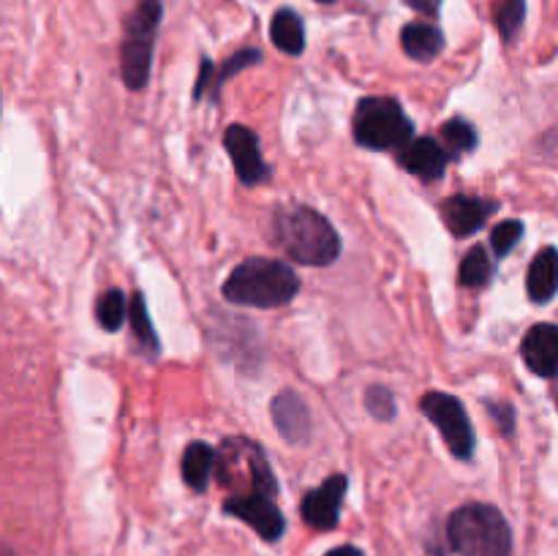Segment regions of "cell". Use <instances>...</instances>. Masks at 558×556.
Masks as SVG:
<instances>
[{
  "mask_svg": "<svg viewBox=\"0 0 558 556\" xmlns=\"http://www.w3.org/2000/svg\"><path fill=\"white\" fill-rule=\"evenodd\" d=\"M556 401H558V387H556Z\"/></svg>",
  "mask_w": 558,
  "mask_h": 556,
  "instance_id": "cell-30",
  "label": "cell"
},
{
  "mask_svg": "<svg viewBox=\"0 0 558 556\" xmlns=\"http://www.w3.org/2000/svg\"><path fill=\"white\" fill-rule=\"evenodd\" d=\"M403 3H407L409 9L420 11V14H425V16H436V14H439L441 0H403Z\"/></svg>",
  "mask_w": 558,
  "mask_h": 556,
  "instance_id": "cell-27",
  "label": "cell"
},
{
  "mask_svg": "<svg viewBox=\"0 0 558 556\" xmlns=\"http://www.w3.org/2000/svg\"><path fill=\"white\" fill-rule=\"evenodd\" d=\"M327 556H363V551H357L354 545H341V548H332Z\"/></svg>",
  "mask_w": 558,
  "mask_h": 556,
  "instance_id": "cell-28",
  "label": "cell"
},
{
  "mask_svg": "<svg viewBox=\"0 0 558 556\" xmlns=\"http://www.w3.org/2000/svg\"><path fill=\"white\" fill-rule=\"evenodd\" d=\"M223 145H227L229 158L234 164V172L243 185H262L270 180V167L262 158L259 136L243 123H232L223 134Z\"/></svg>",
  "mask_w": 558,
  "mask_h": 556,
  "instance_id": "cell-8",
  "label": "cell"
},
{
  "mask_svg": "<svg viewBox=\"0 0 558 556\" xmlns=\"http://www.w3.org/2000/svg\"><path fill=\"white\" fill-rule=\"evenodd\" d=\"M526 289L529 298L537 305L554 300V294L558 292V251L554 245L537 251V256H534L532 265H529Z\"/></svg>",
  "mask_w": 558,
  "mask_h": 556,
  "instance_id": "cell-15",
  "label": "cell"
},
{
  "mask_svg": "<svg viewBox=\"0 0 558 556\" xmlns=\"http://www.w3.org/2000/svg\"><path fill=\"white\" fill-rule=\"evenodd\" d=\"M420 409L441 431V439L450 447L452 456L461 458V461H469L474 456L477 436H474L466 409L456 396H450V392H428L420 401Z\"/></svg>",
  "mask_w": 558,
  "mask_h": 556,
  "instance_id": "cell-6",
  "label": "cell"
},
{
  "mask_svg": "<svg viewBox=\"0 0 558 556\" xmlns=\"http://www.w3.org/2000/svg\"><path fill=\"white\" fill-rule=\"evenodd\" d=\"M161 0H140L125 16L123 44H120V74L129 90H142L150 80L153 49H156L158 25H161Z\"/></svg>",
  "mask_w": 558,
  "mask_h": 556,
  "instance_id": "cell-4",
  "label": "cell"
},
{
  "mask_svg": "<svg viewBox=\"0 0 558 556\" xmlns=\"http://www.w3.org/2000/svg\"><path fill=\"white\" fill-rule=\"evenodd\" d=\"M477 140L480 136L474 131V125L463 118H450L441 125V142H445V147L452 156H458V153H472L477 147Z\"/></svg>",
  "mask_w": 558,
  "mask_h": 556,
  "instance_id": "cell-23",
  "label": "cell"
},
{
  "mask_svg": "<svg viewBox=\"0 0 558 556\" xmlns=\"http://www.w3.org/2000/svg\"><path fill=\"white\" fill-rule=\"evenodd\" d=\"M488 414L496 420V425H499L501 434L512 436V431H515V409H512L510 403L488 401Z\"/></svg>",
  "mask_w": 558,
  "mask_h": 556,
  "instance_id": "cell-26",
  "label": "cell"
},
{
  "mask_svg": "<svg viewBox=\"0 0 558 556\" xmlns=\"http://www.w3.org/2000/svg\"><path fill=\"white\" fill-rule=\"evenodd\" d=\"M272 234L278 249L300 265L325 267L341 256V238L336 227L314 207H281L272 218Z\"/></svg>",
  "mask_w": 558,
  "mask_h": 556,
  "instance_id": "cell-1",
  "label": "cell"
},
{
  "mask_svg": "<svg viewBox=\"0 0 558 556\" xmlns=\"http://www.w3.org/2000/svg\"><path fill=\"white\" fill-rule=\"evenodd\" d=\"M494 210V202L480 200V196L456 194L450 196V200L441 202V218H445L447 229H450L456 238H469V234L477 232V229L488 221V216Z\"/></svg>",
  "mask_w": 558,
  "mask_h": 556,
  "instance_id": "cell-12",
  "label": "cell"
},
{
  "mask_svg": "<svg viewBox=\"0 0 558 556\" xmlns=\"http://www.w3.org/2000/svg\"><path fill=\"white\" fill-rule=\"evenodd\" d=\"M272 423H276L278 434L289 442V445H303L311 436V412L305 407L303 398L294 390H283L272 398Z\"/></svg>",
  "mask_w": 558,
  "mask_h": 556,
  "instance_id": "cell-13",
  "label": "cell"
},
{
  "mask_svg": "<svg viewBox=\"0 0 558 556\" xmlns=\"http://www.w3.org/2000/svg\"><path fill=\"white\" fill-rule=\"evenodd\" d=\"M523 20H526V0H496L494 3V25L507 44L515 41Z\"/></svg>",
  "mask_w": 558,
  "mask_h": 556,
  "instance_id": "cell-21",
  "label": "cell"
},
{
  "mask_svg": "<svg viewBox=\"0 0 558 556\" xmlns=\"http://www.w3.org/2000/svg\"><path fill=\"white\" fill-rule=\"evenodd\" d=\"M521 354L537 376L554 379L558 376V325L539 322L523 336Z\"/></svg>",
  "mask_w": 558,
  "mask_h": 556,
  "instance_id": "cell-11",
  "label": "cell"
},
{
  "mask_svg": "<svg viewBox=\"0 0 558 556\" xmlns=\"http://www.w3.org/2000/svg\"><path fill=\"white\" fill-rule=\"evenodd\" d=\"M270 38L283 55H292V58L303 55L305 25H303V20L298 16V11L278 9L276 14H272V22H270Z\"/></svg>",
  "mask_w": 558,
  "mask_h": 556,
  "instance_id": "cell-17",
  "label": "cell"
},
{
  "mask_svg": "<svg viewBox=\"0 0 558 556\" xmlns=\"http://www.w3.org/2000/svg\"><path fill=\"white\" fill-rule=\"evenodd\" d=\"M223 510L248 523L267 543H276L287 532V521H283V512L278 510L276 496L267 494V491H245V494L229 496L223 501Z\"/></svg>",
  "mask_w": 558,
  "mask_h": 556,
  "instance_id": "cell-7",
  "label": "cell"
},
{
  "mask_svg": "<svg viewBox=\"0 0 558 556\" xmlns=\"http://www.w3.org/2000/svg\"><path fill=\"white\" fill-rule=\"evenodd\" d=\"M494 276V262H490L488 251L483 245H474L461 262V270H458V281L466 289H480L490 281Z\"/></svg>",
  "mask_w": 558,
  "mask_h": 556,
  "instance_id": "cell-20",
  "label": "cell"
},
{
  "mask_svg": "<svg viewBox=\"0 0 558 556\" xmlns=\"http://www.w3.org/2000/svg\"><path fill=\"white\" fill-rule=\"evenodd\" d=\"M183 480L189 488L205 491L213 478V467H216V450L207 442H191L183 452Z\"/></svg>",
  "mask_w": 558,
  "mask_h": 556,
  "instance_id": "cell-18",
  "label": "cell"
},
{
  "mask_svg": "<svg viewBox=\"0 0 558 556\" xmlns=\"http://www.w3.org/2000/svg\"><path fill=\"white\" fill-rule=\"evenodd\" d=\"M450 158L452 153L441 142H436L434 136H417V140H412L407 147L398 150V164L420 180H439Z\"/></svg>",
  "mask_w": 558,
  "mask_h": 556,
  "instance_id": "cell-10",
  "label": "cell"
},
{
  "mask_svg": "<svg viewBox=\"0 0 558 556\" xmlns=\"http://www.w3.org/2000/svg\"><path fill=\"white\" fill-rule=\"evenodd\" d=\"M349 480L347 474H332L327 478L319 488L308 491L300 501V516L308 527L319 529V532H330L338 527V518H341V505L343 496H347Z\"/></svg>",
  "mask_w": 558,
  "mask_h": 556,
  "instance_id": "cell-9",
  "label": "cell"
},
{
  "mask_svg": "<svg viewBox=\"0 0 558 556\" xmlns=\"http://www.w3.org/2000/svg\"><path fill=\"white\" fill-rule=\"evenodd\" d=\"M129 322H131V330H134L136 341H140L142 349H145L147 358H156V354H158V336H156V330H153L150 314H147L145 294H142V292L131 294Z\"/></svg>",
  "mask_w": 558,
  "mask_h": 556,
  "instance_id": "cell-19",
  "label": "cell"
},
{
  "mask_svg": "<svg viewBox=\"0 0 558 556\" xmlns=\"http://www.w3.org/2000/svg\"><path fill=\"white\" fill-rule=\"evenodd\" d=\"M316 3H336V0H316Z\"/></svg>",
  "mask_w": 558,
  "mask_h": 556,
  "instance_id": "cell-29",
  "label": "cell"
},
{
  "mask_svg": "<svg viewBox=\"0 0 558 556\" xmlns=\"http://www.w3.org/2000/svg\"><path fill=\"white\" fill-rule=\"evenodd\" d=\"M447 537L461 556H510L512 529L494 505L458 507L447 521Z\"/></svg>",
  "mask_w": 558,
  "mask_h": 556,
  "instance_id": "cell-3",
  "label": "cell"
},
{
  "mask_svg": "<svg viewBox=\"0 0 558 556\" xmlns=\"http://www.w3.org/2000/svg\"><path fill=\"white\" fill-rule=\"evenodd\" d=\"M354 140L368 150H401L414 140V123L396 98L371 96L354 109Z\"/></svg>",
  "mask_w": 558,
  "mask_h": 556,
  "instance_id": "cell-5",
  "label": "cell"
},
{
  "mask_svg": "<svg viewBox=\"0 0 558 556\" xmlns=\"http://www.w3.org/2000/svg\"><path fill=\"white\" fill-rule=\"evenodd\" d=\"M300 292L298 273L281 259L251 256L240 262L223 281V298L234 305L251 309H278Z\"/></svg>",
  "mask_w": 558,
  "mask_h": 556,
  "instance_id": "cell-2",
  "label": "cell"
},
{
  "mask_svg": "<svg viewBox=\"0 0 558 556\" xmlns=\"http://www.w3.org/2000/svg\"><path fill=\"white\" fill-rule=\"evenodd\" d=\"M401 47L417 63H430L445 49V36L439 27L428 25V22H409L401 31Z\"/></svg>",
  "mask_w": 558,
  "mask_h": 556,
  "instance_id": "cell-16",
  "label": "cell"
},
{
  "mask_svg": "<svg viewBox=\"0 0 558 556\" xmlns=\"http://www.w3.org/2000/svg\"><path fill=\"white\" fill-rule=\"evenodd\" d=\"M365 409H368L376 420L396 418V396H392L390 387L371 385L368 390H365Z\"/></svg>",
  "mask_w": 558,
  "mask_h": 556,
  "instance_id": "cell-24",
  "label": "cell"
},
{
  "mask_svg": "<svg viewBox=\"0 0 558 556\" xmlns=\"http://www.w3.org/2000/svg\"><path fill=\"white\" fill-rule=\"evenodd\" d=\"M125 316H129V309H125V294L120 289H109L98 298L96 303V319L98 325L107 333H118L123 327Z\"/></svg>",
  "mask_w": 558,
  "mask_h": 556,
  "instance_id": "cell-22",
  "label": "cell"
},
{
  "mask_svg": "<svg viewBox=\"0 0 558 556\" xmlns=\"http://www.w3.org/2000/svg\"><path fill=\"white\" fill-rule=\"evenodd\" d=\"M256 63H262V52L254 47L240 49V52H234L232 58L223 60L221 71L213 69L210 58H202V69H199V76H196V85H194V101L205 98L207 90H210L213 96H218L223 87V82H227L229 76H234L238 71L248 69V65H256Z\"/></svg>",
  "mask_w": 558,
  "mask_h": 556,
  "instance_id": "cell-14",
  "label": "cell"
},
{
  "mask_svg": "<svg viewBox=\"0 0 558 556\" xmlns=\"http://www.w3.org/2000/svg\"><path fill=\"white\" fill-rule=\"evenodd\" d=\"M523 238V223L518 218H510V221H501L499 227H494V234H490V245H494L496 256H507Z\"/></svg>",
  "mask_w": 558,
  "mask_h": 556,
  "instance_id": "cell-25",
  "label": "cell"
}]
</instances>
